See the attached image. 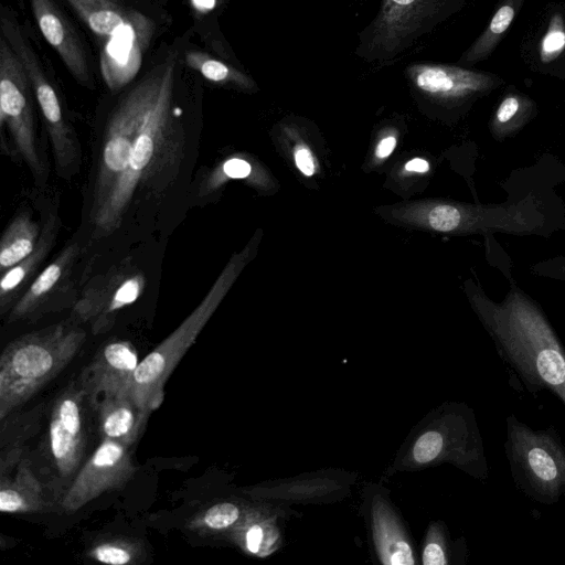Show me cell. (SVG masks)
Listing matches in <instances>:
<instances>
[{
  "label": "cell",
  "mask_w": 565,
  "mask_h": 565,
  "mask_svg": "<svg viewBox=\"0 0 565 565\" xmlns=\"http://www.w3.org/2000/svg\"><path fill=\"white\" fill-rule=\"evenodd\" d=\"M175 55L135 84L111 111L102 139L89 221L95 237L118 230L137 200L160 195L184 156V132L172 109Z\"/></svg>",
  "instance_id": "cell-1"
},
{
  "label": "cell",
  "mask_w": 565,
  "mask_h": 565,
  "mask_svg": "<svg viewBox=\"0 0 565 565\" xmlns=\"http://www.w3.org/2000/svg\"><path fill=\"white\" fill-rule=\"evenodd\" d=\"M472 305L513 379L534 396L548 391L565 405V349L539 303L512 285L502 301L480 291Z\"/></svg>",
  "instance_id": "cell-2"
},
{
  "label": "cell",
  "mask_w": 565,
  "mask_h": 565,
  "mask_svg": "<svg viewBox=\"0 0 565 565\" xmlns=\"http://www.w3.org/2000/svg\"><path fill=\"white\" fill-rule=\"evenodd\" d=\"M85 340L77 322H60L8 343L0 358V419L61 373Z\"/></svg>",
  "instance_id": "cell-3"
},
{
  "label": "cell",
  "mask_w": 565,
  "mask_h": 565,
  "mask_svg": "<svg viewBox=\"0 0 565 565\" xmlns=\"http://www.w3.org/2000/svg\"><path fill=\"white\" fill-rule=\"evenodd\" d=\"M237 269V262L233 259L179 327L139 361L132 376L131 393L146 413L151 415L161 406L168 379L221 303Z\"/></svg>",
  "instance_id": "cell-4"
},
{
  "label": "cell",
  "mask_w": 565,
  "mask_h": 565,
  "mask_svg": "<svg viewBox=\"0 0 565 565\" xmlns=\"http://www.w3.org/2000/svg\"><path fill=\"white\" fill-rule=\"evenodd\" d=\"M379 1L376 15L359 33L355 55L386 65L459 10L463 0Z\"/></svg>",
  "instance_id": "cell-5"
},
{
  "label": "cell",
  "mask_w": 565,
  "mask_h": 565,
  "mask_svg": "<svg viewBox=\"0 0 565 565\" xmlns=\"http://www.w3.org/2000/svg\"><path fill=\"white\" fill-rule=\"evenodd\" d=\"M504 451L515 486L530 499L554 504L565 494V445L553 427L535 430L509 415Z\"/></svg>",
  "instance_id": "cell-6"
},
{
  "label": "cell",
  "mask_w": 565,
  "mask_h": 565,
  "mask_svg": "<svg viewBox=\"0 0 565 565\" xmlns=\"http://www.w3.org/2000/svg\"><path fill=\"white\" fill-rule=\"evenodd\" d=\"M33 92L25 68L8 41L0 38L1 150L23 161L35 181L45 182L47 170L38 143Z\"/></svg>",
  "instance_id": "cell-7"
},
{
  "label": "cell",
  "mask_w": 565,
  "mask_h": 565,
  "mask_svg": "<svg viewBox=\"0 0 565 565\" xmlns=\"http://www.w3.org/2000/svg\"><path fill=\"white\" fill-rule=\"evenodd\" d=\"M0 31L25 68L51 141L56 170L61 177L71 178L81 166L82 153L76 134L65 117L60 96L20 25L10 15L2 14Z\"/></svg>",
  "instance_id": "cell-8"
},
{
  "label": "cell",
  "mask_w": 565,
  "mask_h": 565,
  "mask_svg": "<svg viewBox=\"0 0 565 565\" xmlns=\"http://www.w3.org/2000/svg\"><path fill=\"white\" fill-rule=\"evenodd\" d=\"M146 276L129 258L92 278L75 300L72 318L88 323L95 335L108 332L118 313L135 303L143 294Z\"/></svg>",
  "instance_id": "cell-9"
},
{
  "label": "cell",
  "mask_w": 565,
  "mask_h": 565,
  "mask_svg": "<svg viewBox=\"0 0 565 565\" xmlns=\"http://www.w3.org/2000/svg\"><path fill=\"white\" fill-rule=\"evenodd\" d=\"M130 449L103 438L66 490L61 502L64 512L74 513L104 492L125 487L136 472Z\"/></svg>",
  "instance_id": "cell-10"
},
{
  "label": "cell",
  "mask_w": 565,
  "mask_h": 565,
  "mask_svg": "<svg viewBox=\"0 0 565 565\" xmlns=\"http://www.w3.org/2000/svg\"><path fill=\"white\" fill-rule=\"evenodd\" d=\"M404 75L417 95L443 105L472 102L501 83L499 77L488 73L430 62L408 64Z\"/></svg>",
  "instance_id": "cell-11"
},
{
  "label": "cell",
  "mask_w": 565,
  "mask_h": 565,
  "mask_svg": "<svg viewBox=\"0 0 565 565\" xmlns=\"http://www.w3.org/2000/svg\"><path fill=\"white\" fill-rule=\"evenodd\" d=\"M86 394L79 381L68 384L55 398L49 420V448L55 469L63 478L73 477L84 458Z\"/></svg>",
  "instance_id": "cell-12"
},
{
  "label": "cell",
  "mask_w": 565,
  "mask_h": 565,
  "mask_svg": "<svg viewBox=\"0 0 565 565\" xmlns=\"http://www.w3.org/2000/svg\"><path fill=\"white\" fill-rule=\"evenodd\" d=\"M153 31V21L135 10L129 21L103 42L99 67L111 92L121 89L136 77Z\"/></svg>",
  "instance_id": "cell-13"
},
{
  "label": "cell",
  "mask_w": 565,
  "mask_h": 565,
  "mask_svg": "<svg viewBox=\"0 0 565 565\" xmlns=\"http://www.w3.org/2000/svg\"><path fill=\"white\" fill-rule=\"evenodd\" d=\"M82 247L78 243L66 245L43 268L8 313V323L35 320L53 309L58 299L72 289V275Z\"/></svg>",
  "instance_id": "cell-14"
},
{
  "label": "cell",
  "mask_w": 565,
  "mask_h": 565,
  "mask_svg": "<svg viewBox=\"0 0 565 565\" xmlns=\"http://www.w3.org/2000/svg\"><path fill=\"white\" fill-rule=\"evenodd\" d=\"M138 364V353L131 342L114 340L105 343L79 375L87 403L94 408L104 395L131 391Z\"/></svg>",
  "instance_id": "cell-15"
},
{
  "label": "cell",
  "mask_w": 565,
  "mask_h": 565,
  "mask_svg": "<svg viewBox=\"0 0 565 565\" xmlns=\"http://www.w3.org/2000/svg\"><path fill=\"white\" fill-rule=\"evenodd\" d=\"M31 10L38 26L56 51L73 77L82 85L92 84L83 43L61 8L54 0H30Z\"/></svg>",
  "instance_id": "cell-16"
},
{
  "label": "cell",
  "mask_w": 565,
  "mask_h": 565,
  "mask_svg": "<svg viewBox=\"0 0 565 565\" xmlns=\"http://www.w3.org/2000/svg\"><path fill=\"white\" fill-rule=\"evenodd\" d=\"M94 409L102 437L129 448L137 443L150 417L136 403L131 391L104 395Z\"/></svg>",
  "instance_id": "cell-17"
},
{
  "label": "cell",
  "mask_w": 565,
  "mask_h": 565,
  "mask_svg": "<svg viewBox=\"0 0 565 565\" xmlns=\"http://www.w3.org/2000/svg\"><path fill=\"white\" fill-rule=\"evenodd\" d=\"M57 218L51 214L46 220L33 252L17 265L1 274L0 313L3 317L12 309L29 285L39 275V269L55 244Z\"/></svg>",
  "instance_id": "cell-18"
},
{
  "label": "cell",
  "mask_w": 565,
  "mask_h": 565,
  "mask_svg": "<svg viewBox=\"0 0 565 565\" xmlns=\"http://www.w3.org/2000/svg\"><path fill=\"white\" fill-rule=\"evenodd\" d=\"M46 507L42 484L26 459L19 462L13 477L0 478V511L2 513H34Z\"/></svg>",
  "instance_id": "cell-19"
},
{
  "label": "cell",
  "mask_w": 565,
  "mask_h": 565,
  "mask_svg": "<svg viewBox=\"0 0 565 565\" xmlns=\"http://www.w3.org/2000/svg\"><path fill=\"white\" fill-rule=\"evenodd\" d=\"M89 30L105 42L132 17L135 10L114 0H66Z\"/></svg>",
  "instance_id": "cell-20"
},
{
  "label": "cell",
  "mask_w": 565,
  "mask_h": 565,
  "mask_svg": "<svg viewBox=\"0 0 565 565\" xmlns=\"http://www.w3.org/2000/svg\"><path fill=\"white\" fill-rule=\"evenodd\" d=\"M41 232L28 212L18 213L6 226L0 241V273H4L35 248Z\"/></svg>",
  "instance_id": "cell-21"
},
{
  "label": "cell",
  "mask_w": 565,
  "mask_h": 565,
  "mask_svg": "<svg viewBox=\"0 0 565 565\" xmlns=\"http://www.w3.org/2000/svg\"><path fill=\"white\" fill-rule=\"evenodd\" d=\"M535 114L536 106L530 97L509 93L501 99L490 119V132L501 142L518 134Z\"/></svg>",
  "instance_id": "cell-22"
},
{
  "label": "cell",
  "mask_w": 565,
  "mask_h": 565,
  "mask_svg": "<svg viewBox=\"0 0 565 565\" xmlns=\"http://www.w3.org/2000/svg\"><path fill=\"white\" fill-rule=\"evenodd\" d=\"M524 0H503L490 23L473 44L461 55L459 62L472 65L487 58L513 22Z\"/></svg>",
  "instance_id": "cell-23"
},
{
  "label": "cell",
  "mask_w": 565,
  "mask_h": 565,
  "mask_svg": "<svg viewBox=\"0 0 565 565\" xmlns=\"http://www.w3.org/2000/svg\"><path fill=\"white\" fill-rule=\"evenodd\" d=\"M185 63L207 81L215 84L230 85L248 92L256 89L253 78L243 71L204 52H189L185 56Z\"/></svg>",
  "instance_id": "cell-24"
},
{
  "label": "cell",
  "mask_w": 565,
  "mask_h": 565,
  "mask_svg": "<svg viewBox=\"0 0 565 565\" xmlns=\"http://www.w3.org/2000/svg\"><path fill=\"white\" fill-rule=\"evenodd\" d=\"M145 544L134 537L114 536L96 541L87 557L109 565L139 564L146 558Z\"/></svg>",
  "instance_id": "cell-25"
},
{
  "label": "cell",
  "mask_w": 565,
  "mask_h": 565,
  "mask_svg": "<svg viewBox=\"0 0 565 565\" xmlns=\"http://www.w3.org/2000/svg\"><path fill=\"white\" fill-rule=\"evenodd\" d=\"M242 518L243 510L238 504L221 501L195 514L186 526L201 536H210L233 530Z\"/></svg>",
  "instance_id": "cell-26"
},
{
  "label": "cell",
  "mask_w": 565,
  "mask_h": 565,
  "mask_svg": "<svg viewBox=\"0 0 565 565\" xmlns=\"http://www.w3.org/2000/svg\"><path fill=\"white\" fill-rule=\"evenodd\" d=\"M565 50V23L563 15L555 12L548 23L540 45V60L542 63H551Z\"/></svg>",
  "instance_id": "cell-27"
},
{
  "label": "cell",
  "mask_w": 565,
  "mask_h": 565,
  "mask_svg": "<svg viewBox=\"0 0 565 565\" xmlns=\"http://www.w3.org/2000/svg\"><path fill=\"white\" fill-rule=\"evenodd\" d=\"M445 438L436 430L424 433L413 447V456L417 462L426 463L436 459L444 450Z\"/></svg>",
  "instance_id": "cell-28"
},
{
  "label": "cell",
  "mask_w": 565,
  "mask_h": 565,
  "mask_svg": "<svg viewBox=\"0 0 565 565\" xmlns=\"http://www.w3.org/2000/svg\"><path fill=\"white\" fill-rule=\"evenodd\" d=\"M428 224L439 232H452L458 230L460 224V212L458 206L440 204L433 207L428 213Z\"/></svg>",
  "instance_id": "cell-29"
},
{
  "label": "cell",
  "mask_w": 565,
  "mask_h": 565,
  "mask_svg": "<svg viewBox=\"0 0 565 565\" xmlns=\"http://www.w3.org/2000/svg\"><path fill=\"white\" fill-rule=\"evenodd\" d=\"M423 563L425 565H445L447 558L440 544L430 542L425 546L423 553Z\"/></svg>",
  "instance_id": "cell-30"
},
{
  "label": "cell",
  "mask_w": 565,
  "mask_h": 565,
  "mask_svg": "<svg viewBox=\"0 0 565 565\" xmlns=\"http://www.w3.org/2000/svg\"><path fill=\"white\" fill-rule=\"evenodd\" d=\"M295 161L298 167V169L305 174V175H312L315 172V163L312 160V157L310 152L305 149L300 148L296 151L295 154Z\"/></svg>",
  "instance_id": "cell-31"
},
{
  "label": "cell",
  "mask_w": 565,
  "mask_h": 565,
  "mask_svg": "<svg viewBox=\"0 0 565 565\" xmlns=\"http://www.w3.org/2000/svg\"><path fill=\"white\" fill-rule=\"evenodd\" d=\"M396 140L392 136L382 139L376 148V156L382 159L388 157L394 150Z\"/></svg>",
  "instance_id": "cell-32"
},
{
  "label": "cell",
  "mask_w": 565,
  "mask_h": 565,
  "mask_svg": "<svg viewBox=\"0 0 565 565\" xmlns=\"http://www.w3.org/2000/svg\"><path fill=\"white\" fill-rule=\"evenodd\" d=\"M407 171L414 172H427L429 170V163L420 158H415L405 164Z\"/></svg>",
  "instance_id": "cell-33"
},
{
  "label": "cell",
  "mask_w": 565,
  "mask_h": 565,
  "mask_svg": "<svg viewBox=\"0 0 565 565\" xmlns=\"http://www.w3.org/2000/svg\"><path fill=\"white\" fill-rule=\"evenodd\" d=\"M114 1H118L119 2V0H114Z\"/></svg>",
  "instance_id": "cell-34"
}]
</instances>
